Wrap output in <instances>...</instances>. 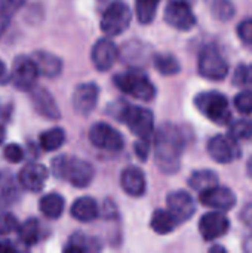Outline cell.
<instances>
[{"label":"cell","instance_id":"obj_1","mask_svg":"<svg viewBox=\"0 0 252 253\" xmlns=\"http://www.w3.org/2000/svg\"><path fill=\"white\" fill-rule=\"evenodd\" d=\"M186 138L181 129L172 123L162 125L154 138V157L157 168L168 175L175 173L181 166Z\"/></svg>","mask_w":252,"mask_h":253},{"label":"cell","instance_id":"obj_2","mask_svg":"<svg viewBox=\"0 0 252 253\" xmlns=\"http://www.w3.org/2000/svg\"><path fill=\"white\" fill-rule=\"evenodd\" d=\"M52 172L56 178L68 181L76 188L88 187L95 176V169L89 162L68 156L55 157L52 162Z\"/></svg>","mask_w":252,"mask_h":253},{"label":"cell","instance_id":"obj_3","mask_svg":"<svg viewBox=\"0 0 252 253\" xmlns=\"http://www.w3.org/2000/svg\"><path fill=\"white\" fill-rule=\"evenodd\" d=\"M196 108L215 125H229L232 122V113L227 98L215 90L202 92L195 98Z\"/></svg>","mask_w":252,"mask_h":253},{"label":"cell","instance_id":"obj_4","mask_svg":"<svg viewBox=\"0 0 252 253\" xmlns=\"http://www.w3.org/2000/svg\"><path fill=\"white\" fill-rule=\"evenodd\" d=\"M116 117L122 120L128 126V129L140 139L149 141L150 136L154 133V117L153 113L147 108L123 104L119 108V114Z\"/></svg>","mask_w":252,"mask_h":253},{"label":"cell","instance_id":"obj_5","mask_svg":"<svg viewBox=\"0 0 252 253\" xmlns=\"http://www.w3.org/2000/svg\"><path fill=\"white\" fill-rule=\"evenodd\" d=\"M117 89L123 93L141 101H151L156 95V87L151 80L140 71H128L116 74L113 79Z\"/></svg>","mask_w":252,"mask_h":253},{"label":"cell","instance_id":"obj_6","mask_svg":"<svg viewBox=\"0 0 252 253\" xmlns=\"http://www.w3.org/2000/svg\"><path fill=\"white\" fill-rule=\"evenodd\" d=\"M199 74L208 80L220 82L229 74V64L220 53L218 47L214 44L205 46L199 53Z\"/></svg>","mask_w":252,"mask_h":253},{"label":"cell","instance_id":"obj_7","mask_svg":"<svg viewBox=\"0 0 252 253\" xmlns=\"http://www.w3.org/2000/svg\"><path fill=\"white\" fill-rule=\"evenodd\" d=\"M132 21V12L129 6L123 1H114L111 3L101 18V30L108 36H120L125 33Z\"/></svg>","mask_w":252,"mask_h":253},{"label":"cell","instance_id":"obj_8","mask_svg":"<svg viewBox=\"0 0 252 253\" xmlns=\"http://www.w3.org/2000/svg\"><path fill=\"white\" fill-rule=\"evenodd\" d=\"M37 77L39 71L30 56L19 55L13 59L12 74L9 76V79L18 90H31L36 86Z\"/></svg>","mask_w":252,"mask_h":253},{"label":"cell","instance_id":"obj_9","mask_svg":"<svg viewBox=\"0 0 252 253\" xmlns=\"http://www.w3.org/2000/svg\"><path fill=\"white\" fill-rule=\"evenodd\" d=\"M89 141L94 147L107 151H120L123 148L122 135L107 123H97L89 129Z\"/></svg>","mask_w":252,"mask_h":253},{"label":"cell","instance_id":"obj_10","mask_svg":"<svg viewBox=\"0 0 252 253\" xmlns=\"http://www.w3.org/2000/svg\"><path fill=\"white\" fill-rule=\"evenodd\" d=\"M165 21L180 31H189L195 27L196 16L192 10V4L180 0H169L165 9Z\"/></svg>","mask_w":252,"mask_h":253},{"label":"cell","instance_id":"obj_11","mask_svg":"<svg viewBox=\"0 0 252 253\" xmlns=\"http://www.w3.org/2000/svg\"><path fill=\"white\" fill-rule=\"evenodd\" d=\"M208 153L217 163L227 165L241 156V148L229 135H215L208 141Z\"/></svg>","mask_w":252,"mask_h":253},{"label":"cell","instance_id":"obj_12","mask_svg":"<svg viewBox=\"0 0 252 253\" xmlns=\"http://www.w3.org/2000/svg\"><path fill=\"white\" fill-rule=\"evenodd\" d=\"M199 202L211 209L220 211V212H227L236 206V194L227 188V187H220L218 184L201 191Z\"/></svg>","mask_w":252,"mask_h":253},{"label":"cell","instance_id":"obj_13","mask_svg":"<svg viewBox=\"0 0 252 253\" xmlns=\"http://www.w3.org/2000/svg\"><path fill=\"white\" fill-rule=\"evenodd\" d=\"M166 205H168V212L174 216L178 225L189 221L196 212L195 200L187 191L171 193L166 197Z\"/></svg>","mask_w":252,"mask_h":253},{"label":"cell","instance_id":"obj_14","mask_svg":"<svg viewBox=\"0 0 252 253\" xmlns=\"http://www.w3.org/2000/svg\"><path fill=\"white\" fill-rule=\"evenodd\" d=\"M100 98V87L95 83H82L76 87L71 104L77 114L89 116L98 104Z\"/></svg>","mask_w":252,"mask_h":253},{"label":"cell","instance_id":"obj_15","mask_svg":"<svg viewBox=\"0 0 252 253\" xmlns=\"http://www.w3.org/2000/svg\"><path fill=\"white\" fill-rule=\"evenodd\" d=\"M117 56H119V49L108 37L100 39L94 44L91 52L92 64L100 71H108L117 61Z\"/></svg>","mask_w":252,"mask_h":253},{"label":"cell","instance_id":"obj_16","mask_svg":"<svg viewBox=\"0 0 252 253\" xmlns=\"http://www.w3.org/2000/svg\"><path fill=\"white\" fill-rule=\"evenodd\" d=\"M230 222L229 219L218 211V212H209L203 215L199 221V231L201 236L206 242H214L220 237H223L229 231Z\"/></svg>","mask_w":252,"mask_h":253},{"label":"cell","instance_id":"obj_17","mask_svg":"<svg viewBox=\"0 0 252 253\" xmlns=\"http://www.w3.org/2000/svg\"><path fill=\"white\" fill-rule=\"evenodd\" d=\"M31 104L42 117L49 119V120L61 119V111L56 105V101L53 99L52 93L48 92L46 89L34 86L31 89Z\"/></svg>","mask_w":252,"mask_h":253},{"label":"cell","instance_id":"obj_18","mask_svg":"<svg viewBox=\"0 0 252 253\" xmlns=\"http://www.w3.org/2000/svg\"><path fill=\"white\" fill-rule=\"evenodd\" d=\"M48 175H49V172H48L46 166H43L40 163H28L21 169L18 179H19L21 187L25 188L27 191L39 193L43 188Z\"/></svg>","mask_w":252,"mask_h":253},{"label":"cell","instance_id":"obj_19","mask_svg":"<svg viewBox=\"0 0 252 253\" xmlns=\"http://www.w3.org/2000/svg\"><path fill=\"white\" fill-rule=\"evenodd\" d=\"M31 59L34 61V65H36V68H37L40 76H45V77H49V79H55L62 71V61H61V58H58L52 52L37 50V52H34Z\"/></svg>","mask_w":252,"mask_h":253},{"label":"cell","instance_id":"obj_20","mask_svg":"<svg viewBox=\"0 0 252 253\" xmlns=\"http://www.w3.org/2000/svg\"><path fill=\"white\" fill-rule=\"evenodd\" d=\"M120 185L128 196L141 197L146 193V178L138 168H126L120 175Z\"/></svg>","mask_w":252,"mask_h":253},{"label":"cell","instance_id":"obj_21","mask_svg":"<svg viewBox=\"0 0 252 253\" xmlns=\"http://www.w3.org/2000/svg\"><path fill=\"white\" fill-rule=\"evenodd\" d=\"M71 216L79 222H92L98 218V203L92 197H80L71 206Z\"/></svg>","mask_w":252,"mask_h":253},{"label":"cell","instance_id":"obj_22","mask_svg":"<svg viewBox=\"0 0 252 253\" xmlns=\"http://www.w3.org/2000/svg\"><path fill=\"white\" fill-rule=\"evenodd\" d=\"M150 225H151V230H153L156 234L166 236V234L172 233L178 224H177V221L174 219V216H172L168 211L157 209V211H154V213H153V216H151Z\"/></svg>","mask_w":252,"mask_h":253},{"label":"cell","instance_id":"obj_23","mask_svg":"<svg viewBox=\"0 0 252 253\" xmlns=\"http://www.w3.org/2000/svg\"><path fill=\"white\" fill-rule=\"evenodd\" d=\"M64 199L56 194V193H50L45 197H42L40 200V212L49 218V219H58L62 212H64Z\"/></svg>","mask_w":252,"mask_h":253},{"label":"cell","instance_id":"obj_24","mask_svg":"<svg viewBox=\"0 0 252 253\" xmlns=\"http://www.w3.org/2000/svg\"><path fill=\"white\" fill-rule=\"evenodd\" d=\"M18 239L25 246H34L40 240V224L36 219H27L24 224L18 225Z\"/></svg>","mask_w":252,"mask_h":253},{"label":"cell","instance_id":"obj_25","mask_svg":"<svg viewBox=\"0 0 252 253\" xmlns=\"http://www.w3.org/2000/svg\"><path fill=\"white\" fill-rule=\"evenodd\" d=\"M218 184V175L212 170H196L190 178H189V185L195 191H203L206 188H211Z\"/></svg>","mask_w":252,"mask_h":253},{"label":"cell","instance_id":"obj_26","mask_svg":"<svg viewBox=\"0 0 252 253\" xmlns=\"http://www.w3.org/2000/svg\"><path fill=\"white\" fill-rule=\"evenodd\" d=\"M39 142L45 151H55L65 142V132L61 127H52L40 135Z\"/></svg>","mask_w":252,"mask_h":253},{"label":"cell","instance_id":"obj_27","mask_svg":"<svg viewBox=\"0 0 252 253\" xmlns=\"http://www.w3.org/2000/svg\"><path fill=\"white\" fill-rule=\"evenodd\" d=\"M153 62H154L156 70L163 76H174V74L180 73V70H181L178 59L171 53H157V55H154Z\"/></svg>","mask_w":252,"mask_h":253},{"label":"cell","instance_id":"obj_28","mask_svg":"<svg viewBox=\"0 0 252 253\" xmlns=\"http://www.w3.org/2000/svg\"><path fill=\"white\" fill-rule=\"evenodd\" d=\"M135 3H137L135 12H137L138 21L141 24H150L156 16V10H157L160 0H137Z\"/></svg>","mask_w":252,"mask_h":253},{"label":"cell","instance_id":"obj_29","mask_svg":"<svg viewBox=\"0 0 252 253\" xmlns=\"http://www.w3.org/2000/svg\"><path fill=\"white\" fill-rule=\"evenodd\" d=\"M95 249H100V246L97 245V242L94 239H89L86 236H82V234H74L68 245L64 248V252H89V251H95Z\"/></svg>","mask_w":252,"mask_h":253},{"label":"cell","instance_id":"obj_30","mask_svg":"<svg viewBox=\"0 0 252 253\" xmlns=\"http://www.w3.org/2000/svg\"><path fill=\"white\" fill-rule=\"evenodd\" d=\"M211 12L215 19L221 22H227L235 16V4L232 0H212L211 1Z\"/></svg>","mask_w":252,"mask_h":253},{"label":"cell","instance_id":"obj_31","mask_svg":"<svg viewBox=\"0 0 252 253\" xmlns=\"http://www.w3.org/2000/svg\"><path fill=\"white\" fill-rule=\"evenodd\" d=\"M229 136L235 139L236 142L239 141H247L252 138V120H236L230 125L229 127Z\"/></svg>","mask_w":252,"mask_h":253},{"label":"cell","instance_id":"obj_32","mask_svg":"<svg viewBox=\"0 0 252 253\" xmlns=\"http://www.w3.org/2000/svg\"><path fill=\"white\" fill-rule=\"evenodd\" d=\"M233 84L252 89V65H239L233 74Z\"/></svg>","mask_w":252,"mask_h":253},{"label":"cell","instance_id":"obj_33","mask_svg":"<svg viewBox=\"0 0 252 253\" xmlns=\"http://www.w3.org/2000/svg\"><path fill=\"white\" fill-rule=\"evenodd\" d=\"M24 3L25 0H0V22L6 24Z\"/></svg>","mask_w":252,"mask_h":253},{"label":"cell","instance_id":"obj_34","mask_svg":"<svg viewBox=\"0 0 252 253\" xmlns=\"http://www.w3.org/2000/svg\"><path fill=\"white\" fill-rule=\"evenodd\" d=\"M235 108L242 114L252 113V90L247 89L235 96Z\"/></svg>","mask_w":252,"mask_h":253},{"label":"cell","instance_id":"obj_35","mask_svg":"<svg viewBox=\"0 0 252 253\" xmlns=\"http://www.w3.org/2000/svg\"><path fill=\"white\" fill-rule=\"evenodd\" d=\"M18 225L19 224H18L16 218L12 213H1L0 215V236L16 231Z\"/></svg>","mask_w":252,"mask_h":253},{"label":"cell","instance_id":"obj_36","mask_svg":"<svg viewBox=\"0 0 252 253\" xmlns=\"http://www.w3.org/2000/svg\"><path fill=\"white\" fill-rule=\"evenodd\" d=\"M3 156L9 163H19L24 157V151L18 144H9L4 147Z\"/></svg>","mask_w":252,"mask_h":253},{"label":"cell","instance_id":"obj_37","mask_svg":"<svg viewBox=\"0 0 252 253\" xmlns=\"http://www.w3.org/2000/svg\"><path fill=\"white\" fill-rule=\"evenodd\" d=\"M238 36L244 43L252 44V18L242 21L238 25Z\"/></svg>","mask_w":252,"mask_h":253},{"label":"cell","instance_id":"obj_38","mask_svg":"<svg viewBox=\"0 0 252 253\" xmlns=\"http://www.w3.org/2000/svg\"><path fill=\"white\" fill-rule=\"evenodd\" d=\"M149 151H150V145H149V141L147 139H140L135 144V154L138 156L140 160L146 162L147 160V156H149Z\"/></svg>","mask_w":252,"mask_h":253},{"label":"cell","instance_id":"obj_39","mask_svg":"<svg viewBox=\"0 0 252 253\" xmlns=\"http://www.w3.org/2000/svg\"><path fill=\"white\" fill-rule=\"evenodd\" d=\"M241 219H242V222H244L247 227H250L252 230V202L251 203H248V205L244 208V211H242V213H241Z\"/></svg>","mask_w":252,"mask_h":253},{"label":"cell","instance_id":"obj_40","mask_svg":"<svg viewBox=\"0 0 252 253\" xmlns=\"http://www.w3.org/2000/svg\"><path fill=\"white\" fill-rule=\"evenodd\" d=\"M9 80V73H7V68L4 65V62L0 59V84L6 83Z\"/></svg>","mask_w":252,"mask_h":253},{"label":"cell","instance_id":"obj_41","mask_svg":"<svg viewBox=\"0 0 252 253\" xmlns=\"http://www.w3.org/2000/svg\"><path fill=\"white\" fill-rule=\"evenodd\" d=\"M16 251V248L10 242H1L0 243V252L1 253H12Z\"/></svg>","mask_w":252,"mask_h":253},{"label":"cell","instance_id":"obj_42","mask_svg":"<svg viewBox=\"0 0 252 253\" xmlns=\"http://www.w3.org/2000/svg\"><path fill=\"white\" fill-rule=\"evenodd\" d=\"M244 249L248 251V252H252V236L247 239V242H245V245H244Z\"/></svg>","mask_w":252,"mask_h":253},{"label":"cell","instance_id":"obj_43","mask_svg":"<svg viewBox=\"0 0 252 253\" xmlns=\"http://www.w3.org/2000/svg\"><path fill=\"white\" fill-rule=\"evenodd\" d=\"M209 252H226V249L223 246H212L209 249Z\"/></svg>","mask_w":252,"mask_h":253},{"label":"cell","instance_id":"obj_44","mask_svg":"<svg viewBox=\"0 0 252 253\" xmlns=\"http://www.w3.org/2000/svg\"><path fill=\"white\" fill-rule=\"evenodd\" d=\"M247 172H248V175L252 178V157L250 159V162H248V165H247Z\"/></svg>","mask_w":252,"mask_h":253},{"label":"cell","instance_id":"obj_45","mask_svg":"<svg viewBox=\"0 0 252 253\" xmlns=\"http://www.w3.org/2000/svg\"><path fill=\"white\" fill-rule=\"evenodd\" d=\"M4 133H6V132H4V127H3V126H0V144L4 141Z\"/></svg>","mask_w":252,"mask_h":253},{"label":"cell","instance_id":"obj_46","mask_svg":"<svg viewBox=\"0 0 252 253\" xmlns=\"http://www.w3.org/2000/svg\"><path fill=\"white\" fill-rule=\"evenodd\" d=\"M180 1H186V3H189V4H193V3H195V0H180Z\"/></svg>","mask_w":252,"mask_h":253}]
</instances>
